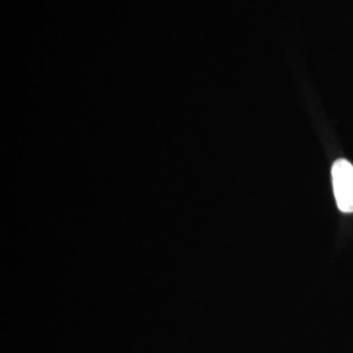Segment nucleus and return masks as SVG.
Instances as JSON below:
<instances>
[{
  "label": "nucleus",
  "mask_w": 353,
  "mask_h": 353,
  "mask_svg": "<svg viewBox=\"0 0 353 353\" xmlns=\"http://www.w3.org/2000/svg\"><path fill=\"white\" fill-rule=\"evenodd\" d=\"M332 189L338 208L344 214L353 212V165L345 160H336L331 168Z\"/></svg>",
  "instance_id": "nucleus-1"
}]
</instances>
